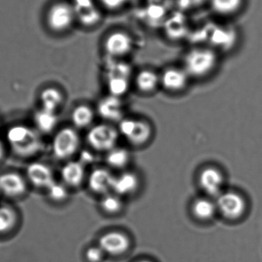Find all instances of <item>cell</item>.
Returning <instances> with one entry per match:
<instances>
[{"label":"cell","mask_w":262,"mask_h":262,"mask_svg":"<svg viewBox=\"0 0 262 262\" xmlns=\"http://www.w3.org/2000/svg\"><path fill=\"white\" fill-rule=\"evenodd\" d=\"M162 28L168 38L172 41H180L190 34L189 25L186 13L176 10L170 12L163 23Z\"/></svg>","instance_id":"cell-13"},{"label":"cell","mask_w":262,"mask_h":262,"mask_svg":"<svg viewBox=\"0 0 262 262\" xmlns=\"http://www.w3.org/2000/svg\"><path fill=\"white\" fill-rule=\"evenodd\" d=\"M105 255L104 251L101 249L99 246H98L89 248L86 251L85 257L89 262H101L104 259Z\"/></svg>","instance_id":"cell-34"},{"label":"cell","mask_w":262,"mask_h":262,"mask_svg":"<svg viewBox=\"0 0 262 262\" xmlns=\"http://www.w3.org/2000/svg\"><path fill=\"white\" fill-rule=\"evenodd\" d=\"M5 155H6V146H5L3 140L0 139V162L3 161Z\"/></svg>","instance_id":"cell-35"},{"label":"cell","mask_w":262,"mask_h":262,"mask_svg":"<svg viewBox=\"0 0 262 262\" xmlns=\"http://www.w3.org/2000/svg\"><path fill=\"white\" fill-rule=\"evenodd\" d=\"M26 178L34 187L46 190L55 182L52 169L41 162H32L28 165Z\"/></svg>","instance_id":"cell-14"},{"label":"cell","mask_w":262,"mask_h":262,"mask_svg":"<svg viewBox=\"0 0 262 262\" xmlns=\"http://www.w3.org/2000/svg\"><path fill=\"white\" fill-rule=\"evenodd\" d=\"M192 215L197 220L207 221L213 218L217 211L216 205L206 198L196 199L191 207Z\"/></svg>","instance_id":"cell-25"},{"label":"cell","mask_w":262,"mask_h":262,"mask_svg":"<svg viewBox=\"0 0 262 262\" xmlns=\"http://www.w3.org/2000/svg\"><path fill=\"white\" fill-rule=\"evenodd\" d=\"M33 121L38 132L49 134L56 127L58 116L55 112H48L41 108L34 114Z\"/></svg>","instance_id":"cell-23"},{"label":"cell","mask_w":262,"mask_h":262,"mask_svg":"<svg viewBox=\"0 0 262 262\" xmlns=\"http://www.w3.org/2000/svg\"><path fill=\"white\" fill-rule=\"evenodd\" d=\"M28 190V181L17 172L0 174V193L8 198H19Z\"/></svg>","instance_id":"cell-11"},{"label":"cell","mask_w":262,"mask_h":262,"mask_svg":"<svg viewBox=\"0 0 262 262\" xmlns=\"http://www.w3.org/2000/svg\"><path fill=\"white\" fill-rule=\"evenodd\" d=\"M208 4L217 15L231 16L239 12L244 0H209Z\"/></svg>","instance_id":"cell-24"},{"label":"cell","mask_w":262,"mask_h":262,"mask_svg":"<svg viewBox=\"0 0 262 262\" xmlns=\"http://www.w3.org/2000/svg\"><path fill=\"white\" fill-rule=\"evenodd\" d=\"M61 177L66 186L77 188L85 179V167L81 161L71 160L64 163L61 169Z\"/></svg>","instance_id":"cell-19"},{"label":"cell","mask_w":262,"mask_h":262,"mask_svg":"<svg viewBox=\"0 0 262 262\" xmlns=\"http://www.w3.org/2000/svg\"><path fill=\"white\" fill-rule=\"evenodd\" d=\"M136 85L143 93H151L160 83V77L154 71L144 69L140 71L135 78Z\"/></svg>","instance_id":"cell-26"},{"label":"cell","mask_w":262,"mask_h":262,"mask_svg":"<svg viewBox=\"0 0 262 262\" xmlns=\"http://www.w3.org/2000/svg\"><path fill=\"white\" fill-rule=\"evenodd\" d=\"M129 237L123 232L113 231L103 235L99 240L98 246L106 255L119 256L124 255L130 247Z\"/></svg>","instance_id":"cell-12"},{"label":"cell","mask_w":262,"mask_h":262,"mask_svg":"<svg viewBox=\"0 0 262 262\" xmlns=\"http://www.w3.org/2000/svg\"><path fill=\"white\" fill-rule=\"evenodd\" d=\"M140 186L138 177L132 172H123L115 176L112 191L119 196H127L135 193Z\"/></svg>","instance_id":"cell-21"},{"label":"cell","mask_w":262,"mask_h":262,"mask_svg":"<svg viewBox=\"0 0 262 262\" xmlns=\"http://www.w3.org/2000/svg\"><path fill=\"white\" fill-rule=\"evenodd\" d=\"M46 23L55 33L69 32L77 23L76 14L70 1L61 0L53 3L46 14Z\"/></svg>","instance_id":"cell-4"},{"label":"cell","mask_w":262,"mask_h":262,"mask_svg":"<svg viewBox=\"0 0 262 262\" xmlns=\"http://www.w3.org/2000/svg\"><path fill=\"white\" fill-rule=\"evenodd\" d=\"M102 10L107 12H118L128 4L130 0H97Z\"/></svg>","instance_id":"cell-33"},{"label":"cell","mask_w":262,"mask_h":262,"mask_svg":"<svg viewBox=\"0 0 262 262\" xmlns=\"http://www.w3.org/2000/svg\"><path fill=\"white\" fill-rule=\"evenodd\" d=\"M72 124L78 128H85L89 127L93 122L95 118L94 111L87 105H78L72 111Z\"/></svg>","instance_id":"cell-28"},{"label":"cell","mask_w":262,"mask_h":262,"mask_svg":"<svg viewBox=\"0 0 262 262\" xmlns=\"http://www.w3.org/2000/svg\"><path fill=\"white\" fill-rule=\"evenodd\" d=\"M81 145V138L75 129L63 127L54 135L52 151L54 157L60 160H67L77 154Z\"/></svg>","instance_id":"cell-6"},{"label":"cell","mask_w":262,"mask_h":262,"mask_svg":"<svg viewBox=\"0 0 262 262\" xmlns=\"http://www.w3.org/2000/svg\"><path fill=\"white\" fill-rule=\"evenodd\" d=\"M100 206L101 209L106 213L115 215L121 212L124 204L121 197L119 195L115 193H107L103 197Z\"/></svg>","instance_id":"cell-29"},{"label":"cell","mask_w":262,"mask_h":262,"mask_svg":"<svg viewBox=\"0 0 262 262\" xmlns=\"http://www.w3.org/2000/svg\"><path fill=\"white\" fill-rule=\"evenodd\" d=\"M152 127L143 120L130 118L124 124L123 137L134 146H143L149 141L152 137Z\"/></svg>","instance_id":"cell-10"},{"label":"cell","mask_w":262,"mask_h":262,"mask_svg":"<svg viewBox=\"0 0 262 262\" xmlns=\"http://www.w3.org/2000/svg\"><path fill=\"white\" fill-rule=\"evenodd\" d=\"M17 220L15 209L8 205L0 206V232L12 227Z\"/></svg>","instance_id":"cell-30"},{"label":"cell","mask_w":262,"mask_h":262,"mask_svg":"<svg viewBox=\"0 0 262 262\" xmlns=\"http://www.w3.org/2000/svg\"><path fill=\"white\" fill-rule=\"evenodd\" d=\"M64 97L61 91L56 88H46L41 91L39 95L41 108L48 112H55L61 107Z\"/></svg>","instance_id":"cell-22"},{"label":"cell","mask_w":262,"mask_h":262,"mask_svg":"<svg viewBox=\"0 0 262 262\" xmlns=\"http://www.w3.org/2000/svg\"><path fill=\"white\" fill-rule=\"evenodd\" d=\"M217 210L230 220H235L243 216L246 209V203L243 197L235 192H226L217 196L215 203Z\"/></svg>","instance_id":"cell-9"},{"label":"cell","mask_w":262,"mask_h":262,"mask_svg":"<svg viewBox=\"0 0 262 262\" xmlns=\"http://www.w3.org/2000/svg\"><path fill=\"white\" fill-rule=\"evenodd\" d=\"M189 78L183 68H169L160 76V83L169 92H180L187 86Z\"/></svg>","instance_id":"cell-18"},{"label":"cell","mask_w":262,"mask_h":262,"mask_svg":"<svg viewBox=\"0 0 262 262\" xmlns=\"http://www.w3.org/2000/svg\"><path fill=\"white\" fill-rule=\"evenodd\" d=\"M120 134L118 128L107 124H101L91 127L87 134L89 146L98 152H107L116 147Z\"/></svg>","instance_id":"cell-7"},{"label":"cell","mask_w":262,"mask_h":262,"mask_svg":"<svg viewBox=\"0 0 262 262\" xmlns=\"http://www.w3.org/2000/svg\"><path fill=\"white\" fill-rule=\"evenodd\" d=\"M115 176L106 168H96L89 177V189L96 194L106 195L112 191Z\"/></svg>","instance_id":"cell-17"},{"label":"cell","mask_w":262,"mask_h":262,"mask_svg":"<svg viewBox=\"0 0 262 262\" xmlns=\"http://www.w3.org/2000/svg\"><path fill=\"white\" fill-rule=\"evenodd\" d=\"M6 142L12 152L20 158H32L43 148L39 132L24 124H15L8 128Z\"/></svg>","instance_id":"cell-1"},{"label":"cell","mask_w":262,"mask_h":262,"mask_svg":"<svg viewBox=\"0 0 262 262\" xmlns=\"http://www.w3.org/2000/svg\"><path fill=\"white\" fill-rule=\"evenodd\" d=\"M218 63L215 49L209 46H197L188 51L183 59V69L189 77L204 78L213 72Z\"/></svg>","instance_id":"cell-2"},{"label":"cell","mask_w":262,"mask_h":262,"mask_svg":"<svg viewBox=\"0 0 262 262\" xmlns=\"http://www.w3.org/2000/svg\"><path fill=\"white\" fill-rule=\"evenodd\" d=\"M98 115L109 122H118L124 118V104L121 98L109 95L98 104Z\"/></svg>","instance_id":"cell-16"},{"label":"cell","mask_w":262,"mask_h":262,"mask_svg":"<svg viewBox=\"0 0 262 262\" xmlns=\"http://www.w3.org/2000/svg\"><path fill=\"white\" fill-rule=\"evenodd\" d=\"M130 160V154L128 149L124 147H116L107 152L106 162L110 167L116 169H124Z\"/></svg>","instance_id":"cell-27"},{"label":"cell","mask_w":262,"mask_h":262,"mask_svg":"<svg viewBox=\"0 0 262 262\" xmlns=\"http://www.w3.org/2000/svg\"><path fill=\"white\" fill-rule=\"evenodd\" d=\"M206 35L209 36V47L215 51L217 49L223 50L230 49L235 41V32L223 26H214L211 30H206Z\"/></svg>","instance_id":"cell-20"},{"label":"cell","mask_w":262,"mask_h":262,"mask_svg":"<svg viewBox=\"0 0 262 262\" xmlns=\"http://www.w3.org/2000/svg\"><path fill=\"white\" fill-rule=\"evenodd\" d=\"M135 47V38L124 29L108 32L103 40V49L111 59L121 60L130 55Z\"/></svg>","instance_id":"cell-5"},{"label":"cell","mask_w":262,"mask_h":262,"mask_svg":"<svg viewBox=\"0 0 262 262\" xmlns=\"http://www.w3.org/2000/svg\"><path fill=\"white\" fill-rule=\"evenodd\" d=\"M137 262H151V261H148V260H142V261H137Z\"/></svg>","instance_id":"cell-36"},{"label":"cell","mask_w":262,"mask_h":262,"mask_svg":"<svg viewBox=\"0 0 262 262\" xmlns=\"http://www.w3.org/2000/svg\"><path fill=\"white\" fill-rule=\"evenodd\" d=\"M199 185L202 190L210 195L219 196L221 194L224 177L220 169L215 167L204 168L199 175Z\"/></svg>","instance_id":"cell-15"},{"label":"cell","mask_w":262,"mask_h":262,"mask_svg":"<svg viewBox=\"0 0 262 262\" xmlns=\"http://www.w3.org/2000/svg\"><path fill=\"white\" fill-rule=\"evenodd\" d=\"M111 59V58H110ZM132 67L122 60L111 59L106 66V78L109 94L121 98L130 89Z\"/></svg>","instance_id":"cell-3"},{"label":"cell","mask_w":262,"mask_h":262,"mask_svg":"<svg viewBox=\"0 0 262 262\" xmlns=\"http://www.w3.org/2000/svg\"><path fill=\"white\" fill-rule=\"evenodd\" d=\"M76 14L77 23L84 28L96 27L103 19L104 11L97 0H69Z\"/></svg>","instance_id":"cell-8"},{"label":"cell","mask_w":262,"mask_h":262,"mask_svg":"<svg viewBox=\"0 0 262 262\" xmlns=\"http://www.w3.org/2000/svg\"><path fill=\"white\" fill-rule=\"evenodd\" d=\"M47 192L49 199L55 203H62L66 201L69 196L67 186L62 183H58L56 182H55L47 189Z\"/></svg>","instance_id":"cell-31"},{"label":"cell","mask_w":262,"mask_h":262,"mask_svg":"<svg viewBox=\"0 0 262 262\" xmlns=\"http://www.w3.org/2000/svg\"><path fill=\"white\" fill-rule=\"evenodd\" d=\"M208 1L209 0H174V6L177 10L186 13L208 4Z\"/></svg>","instance_id":"cell-32"}]
</instances>
